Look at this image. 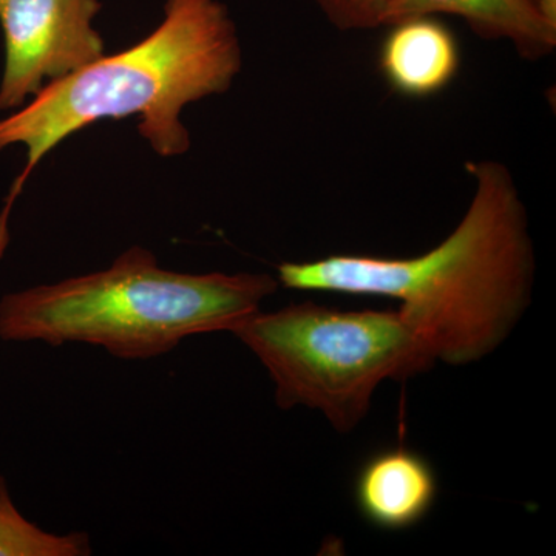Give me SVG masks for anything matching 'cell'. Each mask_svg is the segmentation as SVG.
<instances>
[{
	"label": "cell",
	"mask_w": 556,
	"mask_h": 556,
	"mask_svg": "<svg viewBox=\"0 0 556 556\" xmlns=\"http://www.w3.org/2000/svg\"><path fill=\"white\" fill-rule=\"evenodd\" d=\"M475 182L455 230L412 258L328 255L281 263L277 280L295 291L383 298L401 303L438 361L467 365L496 350L530 303L535 252L514 175L500 161H467Z\"/></svg>",
	"instance_id": "obj_1"
},
{
	"label": "cell",
	"mask_w": 556,
	"mask_h": 556,
	"mask_svg": "<svg viewBox=\"0 0 556 556\" xmlns=\"http://www.w3.org/2000/svg\"><path fill=\"white\" fill-rule=\"evenodd\" d=\"M240 70L239 35L226 5L166 0L164 20L148 38L46 84L30 104L0 119V150L27 148V164L0 212V258L10 243L14 201L40 161L70 135L97 121L138 116L139 134L159 155H182L190 149L182 108L225 93Z\"/></svg>",
	"instance_id": "obj_2"
},
{
	"label": "cell",
	"mask_w": 556,
	"mask_h": 556,
	"mask_svg": "<svg viewBox=\"0 0 556 556\" xmlns=\"http://www.w3.org/2000/svg\"><path fill=\"white\" fill-rule=\"evenodd\" d=\"M278 287L269 274L174 273L160 268L149 249L134 247L108 269L3 295L0 339L86 343L146 361L190 336L232 332Z\"/></svg>",
	"instance_id": "obj_3"
},
{
	"label": "cell",
	"mask_w": 556,
	"mask_h": 556,
	"mask_svg": "<svg viewBox=\"0 0 556 556\" xmlns=\"http://www.w3.org/2000/svg\"><path fill=\"white\" fill-rule=\"evenodd\" d=\"M232 334L269 372L278 407L318 409L339 433L365 419L380 383L415 378L437 362L399 309L295 303L257 311Z\"/></svg>",
	"instance_id": "obj_4"
},
{
	"label": "cell",
	"mask_w": 556,
	"mask_h": 556,
	"mask_svg": "<svg viewBox=\"0 0 556 556\" xmlns=\"http://www.w3.org/2000/svg\"><path fill=\"white\" fill-rule=\"evenodd\" d=\"M101 9L100 0H0V112L22 108L46 84L104 56V39L93 27Z\"/></svg>",
	"instance_id": "obj_5"
},
{
	"label": "cell",
	"mask_w": 556,
	"mask_h": 556,
	"mask_svg": "<svg viewBox=\"0 0 556 556\" xmlns=\"http://www.w3.org/2000/svg\"><path fill=\"white\" fill-rule=\"evenodd\" d=\"M353 493L365 521L387 532H401L430 514L438 500V475L415 450L388 447L362 463Z\"/></svg>",
	"instance_id": "obj_6"
},
{
	"label": "cell",
	"mask_w": 556,
	"mask_h": 556,
	"mask_svg": "<svg viewBox=\"0 0 556 556\" xmlns=\"http://www.w3.org/2000/svg\"><path fill=\"white\" fill-rule=\"evenodd\" d=\"M379 68L391 90L412 100L437 97L455 80L460 47L437 16H416L388 25Z\"/></svg>",
	"instance_id": "obj_7"
},
{
	"label": "cell",
	"mask_w": 556,
	"mask_h": 556,
	"mask_svg": "<svg viewBox=\"0 0 556 556\" xmlns=\"http://www.w3.org/2000/svg\"><path fill=\"white\" fill-rule=\"evenodd\" d=\"M439 14L466 21L481 38L507 40L522 60H543L556 49V21L538 0H391L383 27L408 17Z\"/></svg>",
	"instance_id": "obj_8"
},
{
	"label": "cell",
	"mask_w": 556,
	"mask_h": 556,
	"mask_svg": "<svg viewBox=\"0 0 556 556\" xmlns=\"http://www.w3.org/2000/svg\"><path fill=\"white\" fill-rule=\"evenodd\" d=\"M89 533L56 535L28 521L14 506L7 479L0 475V556H89Z\"/></svg>",
	"instance_id": "obj_9"
},
{
	"label": "cell",
	"mask_w": 556,
	"mask_h": 556,
	"mask_svg": "<svg viewBox=\"0 0 556 556\" xmlns=\"http://www.w3.org/2000/svg\"><path fill=\"white\" fill-rule=\"evenodd\" d=\"M329 24L340 31L375 30L386 24L391 0H314Z\"/></svg>",
	"instance_id": "obj_10"
},
{
	"label": "cell",
	"mask_w": 556,
	"mask_h": 556,
	"mask_svg": "<svg viewBox=\"0 0 556 556\" xmlns=\"http://www.w3.org/2000/svg\"><path fill=\"white\" fill-rule=\"evenodd\" d=\"M538 2L546 11L547 16L556 21V0H538Z\"/></svg>",
	"instance_id": "obj_11"
}]
</instances>
